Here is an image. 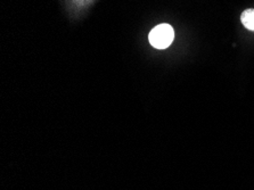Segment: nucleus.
<instances>
[{
	"instance_id": "1",
	"label": "nucleus",
	"mask_w": 254,
	"mask_h": 190,
	"mask_svg": "<svg viewBox=\"0 0 254 190\" xmlns=\"http://www.w3.org/2000/svg\"><path fill=\"white\" fill-rule=\"evenodd\" d=\"M148 39L154 48L165 49L172 44L173 39H175V32H173L171 25L160 24L151 31Z\"/></svg>"
},
{
	"instance_id": "2",
	"label": "nucleus",
	"mask_w": 254,
	"mask_h": 190,
	"mask_svg": "<svg viewBox=\"0 0 254 190\" xmlns=\"http://www.w3.org/2000/svg\"><path fill=\"white\" fill-rule=\"evenodd\" d=\"M241 21L246 29L254 32V9H246L241 16Z\"/></svg>"
}]
</instances>
